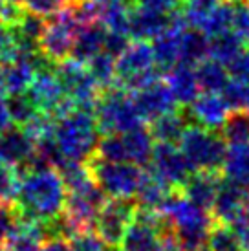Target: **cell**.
Masks as SVG:
<instances>
[{"mask_svg": "<svg viewBox=\"0 0 249 251\" xmlns=\"http://www.w3.org/2000/svg\"><path fill=\"white\" fill-rule=\"evenodd\" d=\"M244 218L249 222V195H248V200H246V205H244Z\"/></svg>", "mask_w": 249, "mask_h": 251, "instance_id": "49", "label": "cell"}, {"mask_svg": "<svg viewBox=\"0 0 249 251\" xmlns=\"http://www.w3.org/2000/svg\"><path fill=\"white\" fill-rule=\"evenodd\" d=\"M4 2H6V0H0V11H2V7H4Z\"/></svg>", "mask_w": 249, "mask_h": 251, "instance_id": "50", "label": "cell"}, {"mask_svg": "<svg viewBox=\"0 0 249 251\" xmlns=\"http://www.w3.org/2000/svg\"><path fill=\"white\" fill-rule=\"evenodd\" d=\"M19 211L13 200H0V242H4L9 231L15 227V224L19 222Z\"/></svg>", "mask_w": 249, "mask_h": 251, "instance_id": "40", "label": "cell"}, {"mask_svg": "<svg viewBox=\"0 0 249 251\" xmlns=\"http://www.w3.org/2000/svg\"><path fill=\"white\" fill-rule=\"evenodd\" d=\"M158 77L161 74L156 68L149 41H130L123 53L116 57L114 84L123 90L136 92Z\"/></svg>", "mask_w": 249, "mask_h": 251, "instance_id": "7", "label": "cell"}, {"mask_svg": "<svg viewBox=\"0 0 249 251\" xmlns=\"http://www.w3.org/2000/svg\"><path fill=\"white\" fill-rule=\"evenodd\" d=\"M130 37L126 33H116V31H106V37H104V51L110 53L112 57H119L123 53L126 46L130 44Z\"/></svg>", "mask_w": 249, "mask_h": 251, "instance_id": "43", "label": "cell"}, {"mask_svg": "<svg viewBox=\"0 0 249 251\" xmlns=\"http://www.w3.org/2000/svg\"><path fill=\"white\" fill-rule=\"evenodd\" d=\"M39 251H70L68 238H62V237L46 238Z\"/></svg>", "mask_w": 249, "mask_h": 251, "instance_id": "46", "label": "cell"}, {"mask_svg": "<svg viewBox=\"0 0 249 251\" xmlns=\"http://www.w3.org/2000/svg\"><path fill=\"white\" fill-rule=\"evenodd\" d=\"M15 55V42L13 37L9 33V29L6 28V24L0 21V64L11 59Z\"/></svg>", "mask_w": 249, "mask_h": 251, "instance_id": "45", "label": "cell"}, {"mask_svg": "<svg viewBox=\"0 0 249 251\" xmlns=\"http://www.w3.org/2000/svg\"><path fill=\"white\" fill-rule=\"evenodd\" d=\"M48 238L44 224L19 218L15 227L4 240V251H39Z\"/></svg>", "mask_w": 249, "mask_h": 251, "instance_id": "19", "label": "cell"}, {"mask_svg": "<svg viewBox=\"0 0 249 251\" xmlns=\"http://www.w3.org/2000/svg\"><path fill=\"white\" fill-rule=\"evenodd\" d=\"M68 244L70 251H108L106 244L99 238L97 233H94V229L72 235L68 238Z\"/></svg>", "mask_w": 249, "mask_h": 251, "instance_id": "37", "label": "cell"}, {"mask_svg": "<svg viewBox=\"0 0 249 251\" xmlns=\"http://www.w3.org/2000/svg\"><path fill=\"white\" fill-rule=\"evenodd\" d=\"M248 191L240 185H236L233 181L225 180L222 176V183L218 191H216V196L213 200V205H211V218L215 222H224V224H233L242 218L244 215V205H246V200H248Z\"/></svg>", "mask_w": 249, "mask_h": 251, "instance_id": "15", "label": "cell"}, {"mask_svg": "<svg viewBox=\"0 0 249 251\" xmlns=\"http://www.w3.org/2000/svg\"><path fill=\"white\" fill-rule=\"evenodd\" d=\"M11 2H21V4H22V0H11Z\"/></svg>", "mask_w": 249, "mask_h": 251, "instance_id": "52", "label": "cell"}, {"mask_svg": "<svg viewBox=\"0 0 249 251\" xmlns=\"http://www.w3.org/2000/svg\"><path fill=\"white\" fill-rule=\"evenodd\" d=\"M90 75L94 77L101 88H108L114 84V74H116V57H112L106 51H99L96 57H92L88 63L84 64Z\"/></svg>", "mask_w": 249, "mask_h": 251, "instance_id": "34", "label": "cell"}, {"mask_svg": "<svg viewBox=\"0 0 249 251\" xmlns=\"http://www.w3.org/2000/svg\"><path fill=\"white\" fill-rule=\"evenodd\" d=\"M104 37H106V28L101 22H92V24L79 28L70 57L75 59L77 63L86 64L92 57H96L99 51H103Z\"/></svg>", "mask_w": 249, "mask_h": 251, "instance_id": "22", "label": "cell"}, {"mask_svg": "<svg viewBox=\"0 0 249 251\" xmlns=\"http://www.w3.org/2000/svg\"><path fill=\"white\" fill-rule=\"evenodd\" d=\"M94 118L99 134H121L145 125L134 105L132 92L123 90L116 84L101 90L94 106Z\"/></svg>", "mask_w": 249, "mask_h": 251, "instance_id": "4", "label": "cell"}, {"mask_svg": "<svg viewBox=\"0 0 249 251\" xmlns=\"http://www.w3.org/2000/svg\"><path fill=\"white\" fill-rule=\"evenodd\" d=\"M124 143V152H126V161L136 163L139 167H147L154 149V138L149 132V126L139 125L132 130L121 132Z\"/></svg>", "mask_w": 249, "mask_h": 251, "instance_id": "23", "label": "cell"}, {"mask_svg": "<svg viewBox=\"0 0 249 251\" xmlns=\"http://www.w3.org/2000/svg\"><path fill=\"white\" fill-rule=\"evenodd\" d=\"M194 66H196L194 74H196V81H198L200 90L220 94L222 88L229 81L227 66H224L222 63L211 59V57H205L203 61H200L198 64H194Z\"/></svg>", "mask_w": 249, "mask_h": 251, "instance_id": "30", "label": "cell"}, {"mask_svg": "<svg viewBox=\"0 0 249 251\" xmlns=\"http://www.w3.org/2000/svg\"><path fill=\"white\" fill-rule=\"evenodd\" d=\"M233 227H235V231L238 233L240 240H242L244 251H249V222L242 216V218H238V220L233 224Z\"/></svg>", "mask_w": 249, "mask_h": 251, "instance_id": "47", "label": "cell"}, {"mask_svg": "<svg viewBox=\"0 0 249 251\" xmlns=\"http://www.w3.org/2000/svg\"><path fill=\"white\" fill-rule=\"evenodd\" d=\"M231 31L249 42V0H233V22Z\"/></svg>", "mask_w": 249, "mask_h": 251, "instance_id": "38", "label": "cell"}, {"mask_svg": "<svg viewBox=\"0 0 249 251\" xmlns=\"http://www.w3.org/2000/svg\"><path fill=\"white\" fill-rule=\"evenodd\" d=\"M112 251H121L119 248H112Z\"/></svg>", "mask_w": 249, "mask_h": 251, "instance_id": "51", "label": "cell"}, {"mask_svg": "<svg viewBox=\"0 0 249 251\" xmlns=\"http://www.w3.org/2000/svg\"><path fill=\"white\" fill-rule=\"evenodd\" d=\"M15 205L21 218L48 224L64 209L66 185L53 167H41L19 173Z\"/></svg>", "mask_w": 249, "mask_h": 251, "instance_id": "1", "label": "cell"}, {"mask_svg": "<svg viewBox=\"0 0 249 251\" xmlns=\"http://www.w3.org/2000/svg\"><path fill=\"white\" fill-rule=\"evenodd\" d=\"M9 125H11V119H9V114H7L6 101L0 98V132H4Z\"/></svg>", "mask_w": 249, "mask_h": 251, "instance_id": "48", "label": "cell"}, {"mask_svg": "<svg viewBox=\"0 0 249 251\" xmlns=\"http://www.w3.org/2000/svg\"><path fill=\"white\" fill-rule=\"evenodd\" d=\"M53 66L55 64L44 66V68H39L35 72L26 94L29 96V99L33 101V105L39 108L41 114L57 118L64 110H68L70 106H74V103L66 98L55 72H53Z\"/></svg>", "mask_w": 249, "mask_h": 251, "instance_id": "11", "label": "cell"}, {"mask_svg": "<svg viewBox=\"0 0 249 251\" xmlns=\"http://www.w3.org/2000/svg\"><path fill=\"white\" fill-rule=\"evenodd\" d=\"M180 108L187 119V125H198L203 128H213V130L220 128L229 112L227 103L216 92L198 94L193 103Z\"/></svg>", "mask_w": 249, "mask_h": 251, "instance_id": "14", "label": "cell"}, {"mask_svg": "<svg viewBox=\"0 0 249 251\" xmlns=\"http://www.w3.org/2000/svg\"><path fill=\"white\" fill-rule=\"evenodd\" d=\"M147 167H150V173H154L161 181H165L171 189H180L193 173V169L189 167V163L181 154L180 147L161 141L154 143L152 156Z\"/></svg>", "mask_w": 249, "mask_h": 251, "instance_id": "12", "label": "cell"}, {"mask_svg": "<svg viewBox=\"0 0 249 251\" xmlns=\"http://www.w3.org/2000/svg\"><path fill=\"white\" fill-rule=\"evenodd\" d=\"M17 185H19L17 169L0 161V200H15Z\"/></svg>", "mask_w": 249, "mask_h": 251, "instance_id": "39", "label": "cell"}, {"mask_svg": "<svg viewBox=\"0 0 249 251\" xmlns=\"http://www.w3.org/2000/svg\"><path fill=\"white\" fill-rule=\"evenodd\" d=\"M229 77L249 86V50H244L233 63L227 64Z\"/></svg>", "mask_w": 249, "mask_h": 251, "instance_id": "42", "label": "cell"}, {"mask_svg": "<svg viewBox=\"0 0 249 251\" xmlns=\"http://www.w3.org/2000/svg\"><path fill=\"white\" fill-rule=\"evenodd\" d=\"M136 213L134 198H106L94 222V229L108 248H119L124 231Z\"/></svg>", "mask_w": 249, "mask_h": 251, "instance_id": "10", "label": "cell"}, {"mask_svg": "<svg viewBox=\"0 0 249 251\" xmlns=\"http://www.w3.org/2000/svg\"><path fill=\"white\" fill-rule=\"evenodd\" d=\"M159 227L139 218H132L119 242L121 251H159Z\"/></svg>", "mask_w": 249, "mask_h": 251, "instance_id": "21", "label": "cell"}, {"mask_svg": "<svg viewBox=\"0 0 249 251\" xmlns=\"http://www.w3.org/2000/svg\"><path fill=\"white\" fill-rule=\"evenodd\" d=\"M6 108H7V114H9L11 123L17 126H22V128L29 126L35 119L41 116L39 108L33 105V101L29 99V96L26 94V92L7 96Z\"/></svg>", "mask_w": 249, "mask_h": 251, "instance_id": "32", "label": "cell"}, {"mask_svg": "<svg viewBox=\"0 0 249 251\" xmlns=\"http://www.w3.org/2000/svg\"><path fill=\"white\" fill-rule=\"evenodd\" d=\"M218 134L225 145H248L249 143V108H229Z\"/></svg>", "mask_w": 249, "mask_h": 251, "instance_id": "26", "label": "cell"}, {"mask_svg": "<svg viewBox=\"0 0 249 251\" xmlns=\"http://www.w3.org/2000/svg\"><path fill=\"white\" fill-rule=\"evenodd\" d=\"M130 4L161 13H174L176 9H180L181 0H130Z\"/></svg>", "mask_w": 249, "mask_h": 251, "instance_id": "44", "label": "cell"}, {"mask_svg": "<svg viewBox=\"0 0 249 251\" xmlns=\"http://www.w3.org/2000/svg\"><path fill=\"white\" fill-rule=\"evenodd\" d=\"M66 4H68V0H22V6L28 11L41 15V17H50V15L57 13Z\"/></svg>", "mask_w": 249, "mask_h": 251, "instance_id": "41", "label": "cell"}, {"mask_svg": "<svg viewBox=\"0 0 249 251\" xmlns=\"http://www.w3.org/2000/svg\"><path fill=\"white\" fill-rule=\"evenodd\" d=\"M147 126H149V132H150V136L154 138V141L178 145L181 134L185 132V128L189 125H187V119H185V116H183L181 108L180 110L176 108V110L167 112L163 116L152 119L150 125H147Z\"/></svg>", "mask_w": 249, "mask_h": 251, "instance_id": "25", "label": "cell"}, {"mask_svg": "<svg viewBox=\"0 0 249 251\" xmlns=\"http://www.w3.org/2000/svg\"><path fill=\"white\" fill-rule=\"evenodd\" d=\"M158 211L171 224L183 250L205 251L207 231L213 224L209 211L201 209L189 198H185L180 189H173Z\"/></svg>", "mask_w": 249, "mask_h": 251, "instance_id": "3", "label": "cell"}, {"mask_svg": "<svg viewBox=\"0 0 249 251\" xmlns=\"http://www.w3.org/2000/svg\"><path fill=\"white\" fill-rule=\"evenodd\" d=\"M180 151L193 171H218L222 173L227 145L218 130L189 125L180 138Z\"/></svg>", "mask_w": 249, "mask_h": 251, "instance_id": "6", "label": "cell"}, {"mask_svg": "<svg viewBox=\"0 0 249 251\" xmlns=\"http://www.w3.org/2000/svg\"><path fill=\"white\" fill-rule=\"evenodd\" d=\"M79 28H81L79 22L74 19L72 11L66 6L62 7L61 11L46 17L44 28H42L39 42H37L41 55L51 64L68 59Z\"/></svg>", "mask_w": 249, "mask_h": 251, "instance_id": "8", "label": "cell"}, {"mask_svg": "<svg viewBox=\"0 0 249 251\" xmlns=\"http://www.w3.org/2000/svg\"><path fill=\"white\" fill-rule=\"evenodd\" d=\"M233 22V0H220L218 6L209 15L205 24L201 26V31L207 37H215L218 33L229 31Z\"/></svg>", "mask_w": 249, "mask_h": 251, "instance_id": "35", "label": "cell"}, {"mask_svg": "<svg viewBox=\"0 0 249 251\" xmlns=\"http://www.w3.org/2000/svg\"><path fill=\"white\" fill-rule=\"evenodd\" d=\"M35 151V140L28 134L26 128L17 125L7 126L0 132V161L11 167H19L28 160Z\"/></svg>", "mask_w": 249, "mask_h": 251, "instance_id": "17", "label": "cell"}, {"mask_svg": "<svg viewBox=\"0 0 249 251\" xmlns=\"http://www.w3.org/2000/svg\"><path fill=\"white\" fill-rule=\"evenodd\" d=\"M248 44H249V42H248Z\"/></svg>", "mask_w": 249, "mask_h": 251, "instance_id": "54", "label": "cell"}, {"mask_svg": "<svg viewBox=\"0 0 249 251\" xmlns=\"http://www.w3.org/2000/svg\"><path fill=\"white\" fill-rule=\"evenodd\" d=\"M205 57H209V37L201 29L185 26L180 39V63L194 66Z\"/></svg>", "mask_w": 249, "mask_h": 251, "instance_id": "27", "label": "cell"}, {"mask_svg": "<svg viewBox=\"0 0 249 251\" xmlns=\"http://www.w3.org/2000/svg\"><path fill=\"white\" fill-rule=\"evenodd\" d=\"M222 183V173L218 171H193L180 187L181 195L198 207L209 211Z\"/></svg>", "mask_w": 249, "mask_h": 251, "instance_id": "16", "label": "cell"}, {"mask_svg": "<svg viewBox=\"0 0 249 251\" xmlns=\"http://www.w3.org/2000/svg\"><path fill=\"white\" fill-rule=\"evenodd\" d=\"M220 96L227 103L229 108H249V86L229 77Z\"/></svg>", "mask_w": 249, "mask_h": 251, "instance_id": "36", "label": "cell"}, {"mask_svg": "<svg viewBox=\"0 0 249 251\" xmlns=\"http://www.w3.org/2000/svg\"><path fill=\"white\" fill-rule=\"evenodd\" d=\"M244 50H246V41L231 29L215 37H209V57L222 63L224 66L233 63Z\"/></svg>", "mask_w": 249, "mask_h": 251, "instance_id": "29", "label": "cell"}, {"mask_svg": "<svg viewBox=\"0 0 249 251\" xmlns=\"http://www.w3.org/2000/svg\"><path fill=\"white\" fill-rule=\"evenodd\" d=\"M165 83L178 106H187L200 94L194 68L185 63H178L169 72H165Z\"/></svg>", "mask_w": 249, "mask_h": 251, "instance_id": "20", "label": "cell"}, {"mask_svg": "<svg viewBox=\"0 0 249 251\" xmlns=\"http://www.w3.org/2000/svg\"><path fill=\"white\" fill-rule=\"evenodd\" d=\"M53 72H55L66 98L75 106L88 108L94 112L96 101L103 88L94 81L88 68L83 63H77L75 59L68 57L61 63H57L53 66Z\"/></svg>", "mask_w": 249, "mask_h": 251, "instance_id": "9", "label": "cell"}, {"mask_svg": "<svg viewBox=\"0 0 249 251\" xmlns=\"http://www.w3.org/2000/svg\"><path fill=\"white\" fill-rule=\"evenodd\" d=\"M51 140L55 143L61 160L84 163L94 156L99 140V128L94 112L75 105L70 106L61 116L53 118Z\"/></svg>", "mask_w": 249, "mask_h": 251, "instance_id": "2", "label": "cell"}, {"mask_svg": "<svg viewBox=\"0 0 249 251\" xmlns=\"http://www.w3.org/2000/svg\"><path fill=\"white\" fill-rule=\"evenodd\" d=\"M171 191L173 189L169 187L165 181H161L158 176L145 167L143 180H141L138 193L134 196L136 205L138 207H147V209H159V205L163 203V200L169 196Z\"/></svg>", "mask_w": 249, "mask_h": 251, "instance_id": "28", "label": "cell"}, {"mask_svg": "<svg viewBox=\"0 0 249 251\" xmlns=\"http://www.w3.org/2000/svg\"><path fill=\"white\" fill-rule=\"evenodd\" d=\"M222 176L249 193V143L229 145L222 165Z\"/></svg>", "mask_w": 249, "mask_h": 251, "instance_id": "24", "label": "cell"}, {"mask_svg": "<svg viewBox=\"0 0 249 251\" xmlns=\"http://www.w3.org/2000/svg\"><path fill=\"white\" fill-rule=\"evenodd\" d=\"M220 0H181L180 13L189 28L201 29Z\"/></svg>", "mask_w": 249, "mask_h": 251, "instance_id": "33", "label": "cell"}, {"mask_svg": "<svg viewBox=\"0 0 249 251\" xmlns=\"http://www.w3.org/2000/svg\"><path fill=\"white\" fill-rule=\"evenodd\" d=\"M92 178L110 198H134L145 175V167L130 161H108L96 154L84 161Z\"/></svg>", "mask_w": 249, "mask_h": 251, "instance_id": "5", "label": "cell"}, {"mask_svg": "<svg viewBox=\"0 0 249 251\" xmlns=\"http://www.w3.org/2000/svg\"><path fill=\"white\" fill-rule=\"evenodd\" d=\"M132 99H134V105L145 123H150L152 119L178 108L165 79H161V77L141 86L139 90L132 92Z\"/></svg>", "mask_w": 249, "mask_h": 251, "instance_id": "13", "label": "cell"}, {"mask_svg": "<svg viewBox=\"0 0 249 251\" xmlns=\"http://www.w3.org/2000/svg\"><path fill=\"white\" fill-rule=\"evenodd\" d=\"M0 251H4V248H0Z\"/></svg>", "mask_w": 249, "mask_h": 251, "instance_id": "53", "label": "cell"}, {"mask_svg": "<svg viewBox=\"0 0 249 251\" xmlns=\"http://www.w3.org/2000/svg\"><path fill=\"white\" fill-rule=\"evenodd\" d=\"M205 250L207 251H244L242 240L238 237L233 226L224 222L211 224L207 231V240H205Z\"/></svg>", "mask_w": 249, "mask_h": 251, "instance_id": "31", "label": "cell"}, {"mask_svg": "<svg viewBox=\"0 0 249 251\" xmlns=\"http://www.w3.org/2000/svg\"><path fill=\"white\" fill-rule=\"evenodd\" d=\"M173 13H161L132 6L128 13V37L132 41H152L171 24Z\"/></svg>", "mask_w": 249, "mask_h": 251, "instance_id": "18", "label": "cell"}]
</instances>
